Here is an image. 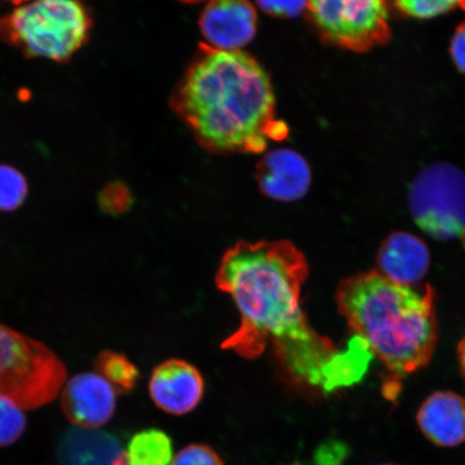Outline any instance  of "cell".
Returning a JSON list of instances; mask_svg holds the SVG:
<instances>
[{
  "instance_id": "6da1fadb",
  "label": "cell",
  "mask_w": 465,
  "mask_h": 465,
  "mask_svg": "<svg viewBox=\"0 0 465 465\" xmlns=\"http://www.w3.org/2000/svg\"><path fill=\"white\" fill-rule=\"evenodd\" d=\"M308 276L305 254L289 241L240 242L226 250L216 284L234 302L241 324L221 348L246 360L271 348L293 385L332 393L361 381L371 353L356 337L341 348L312 327L301 300Z\"/></svg>"
},
{
  "instance_id": "7a4b0ae2",
  "label": "cell",
  "mask_w": 465,
  "mask_h": 465,
  "mask_svg": "<svg viewBox=\"0 0 465 465\" xmlns=\"http://www.w3.org/2000/svg\"><path fill=\"white\" fill-rule=\"evenodd\" d=\"M171 106L197 143L213 153H264L288 126L276 116L270 74L242 50L200 45L174 89Z\"/></svg>"
},
{
  "instance_id": "3957f363",
  "label": "cell",
  "mask_w": 465,
  "mask_h": 465,
  "mask_svg": "<svg viewBox=\"0 0 465 465\" xmlns=\"http://www.w3.org/2000/svg\"><path fill=\"white\" fill-rule=\"evenodd\" d=\"M434 299L429 284L406 286L378 270L342 279L335 295L352 337L397 378L431 361L439 340Z\"/></svg>"
},
{
  "instance_id": "277c9868",
  "label": "cell",
  "mask_w": 465,
  "mask_h": 465,
  "mask_svg": "<svg viewBox=\"0 0 465 465\" xmlns=\"http://www.w3.org/2000/svg\"><path fill=\"white\" fill-rule=\"evenodd\" d=\"M94 20L84 0H31L0 16V40L25 58L71 62L90 42Z\"/></svg>"
},
{
  "instance_id": "5b68a950",
  "label": "cell",
  "mask_w": 465,
  "mask_h": 465,
  "mask_svg": "<svg viewBox=\"0 0 465 465\" xmlns=\"http://www.w3.org/2000/svg\"><path fill=\"white\" fill-rule=\"evenodd\" d=\"M65 380V365L50 348L0 324V395L36 409L54 400Z\"/></svg>"
},
{
  "instance_id": "8992f818",
  "label": "cell",
  "mask_w": 465,
  "mask_h": 465,
  "mask_svg": "<svg viewBox=\"0 0 465 465\" xmlns=\"http://www.w3.org/2000/svg\"><path fill=\"white\" fill-rule=\"evenodd\" d=\"M393 0H307L306 14L323 42L363 54L389 43Z\"/></svg>"
},
{
  "instance_id": "52a82bcc",
  "label": "cell",
  "mask_w": 465,
  "mask_h": 465,
  "mask_svg": "<svg viewBox=\"0 0 465 465\" xmlns=\"http://www.w3.org/2000/svg\"><path fill=\"white\" fill-rule=\"evenodd\" d=\"M410 209L418 226L435 240L465 234V173L436 163L418 174L410 190Z\"/></svg>"
},
{
  "instance_id": "ba28073f",
  "label": "cell",
  "mask_w": 465,
  "mask_h": 465,
  "mask_svg": "<svg viewBox=\"0 0 465 465\" xmlns=\"http://www.w3.org/2000/svg\"><path fill=\"white\" fill-rule=\"evenodd\" d=\"M199 25L212 48L241 50L257 34V10L249 0H211L203 10Z\"/></svg>"
},
{
  "instance_id": "9c48e42d",
  "label": "cell",
  "mask_w": 465,
  "mask_h": 465,
  "mask_svg": "<svg viewBox=\"0 0 465 465\" xmlns=\"http://www.w3.org/2000/svg\"><path fill=\"white\" fill-rule=\"evenodd\" d=\"M203 391L201 371L182 359L166 360L156 366L150 378V397L167 414H188L201 403Z\"/></svg>"
},
{
  "instance_id": "30bf717a",
  "label": "cell",
  "mask_w": 465,
  "mask_h": 465,
  "mask_svg": "<svg viewBox=\"0 0 465 465\" xmlns=\"http://www.w3.org/2000/svg\"><path fill=\"white\" fill-rule=\"evenodd\" d=\"M115 391L100 374L81 373L67 382L62 393V407L75 426L95 429L112 420Z\"/></svg>"
},
{
  "instance_id": "8fae6325",
  "label": "cell",
  "mask_w": 465,
  "mask_h": 465,
  "mask_svg": "<svg viewBox=\"0 0 465 465\" xmlns=\"http://www.w3.org/2000/svg\"><path fill=\"white\" fill-rule=\"evenodd\" d=\"M255 177L262 194L283 203L303 199L312 184L310 164L290 149L272 150L265 154L259 162Z\"/></svg>"
},
{
  "instance_id": "7c38bea8",
  "label": "cell",
  "mask_w": 465,
  "mask_h": 465,
  "mask_svg": "<svg viewBox=\"0 0 465 465\" xmlns=\"http://www.w3.org/2000/svg\"><path fill=\"white\" fill-rule=\"evenodd\" d=\"M420 431L436 446L456 447L465 440V399L439 391L424 400L417 412Z\"/></svg>"
},
{
  "instance_id": "4fadbf2b",
  "label": "cell",
  "mask_w": 465,
  "mask_h": 465,
  "mask_svg": "<svg viewBox=\"0 0 465 465\" xmlns=\"http://www.w3.org/2000/svg\"><path fill=\"white\" fill-rule=\"evenodd\" d=\"M429 249L420 238L407 232H395L381 243L377 263L382 275L391 281L417 286L430 267Z\"/></svg>"
},
{
  "instance_id": "5bb4252c",
  "label": "cell",
  "mask_w": 465,
  "mask_h": 465,
  "mask_svg": "<svg viewBox=\"0 0 465 465\" xmlns=\"http://www.w3.org/2000/svg\"><path fill=\"white\" fill-rule=\"evenodd\" d=\"M122 453L114 436L77 427L64 436L58 457L61 465H114Z\"/></svg>"
},
{
  "instance_id": "9a60e30c",
  "label": "cell",
  "mask_w": 465,
  "mask_h": 465,
  "mask_svg": "<svg viewBox=\"0 0 465 465\" xmlns=\"http://www.w3.org/2000/svg\"><path fill=\"white\" fill-rule=\"evenodd\" d=\"M124 455L129 465H171L172 440L161 430H144L134 436Z\"/></svg>"
},
{
  "instance_id": "2e32d148",
  "label": "cell",
  "mask_w": 465,
  "mask_h": 465,
  "mask_svg": "<svg viewBox=\"0 0 465 465\" xmlns=\"http://www.w3.org/2000/svg\"><path fill=\"white\" fill-rule=\"evenodd\" d=\"M95 371L112 385L116 393L133 391L139 378V371L124 354L104 351L97 357Z\"/></svg>"
},
{
  "instance_id": "e0dca14e",
  "label": "cell",
  "mask_w": 465,
  "mask_h": 465,
  "mask_svg": "<svg viewBox=\"0 0 465 465\" xmlns=\"http://www.w3.org/2000/svg\"><path fill=\"white\" fill-rule=\"evenodd\" d=\"M27 195L25 173L14 166L0 164V212L16 211L25 203Z\"/></svg>"
},
{
  "instance_id": "ac0fdd59",
  "label": "cell",
  "mask_w": 465,
  "mask_h": 465,
  "mask_svg": "<svg viewBox=\"0 0 465 465\" xmlns=\"http://www.w3.org/2000/svg\"><path fill=\"white\" fill-rule=\"evenodd\" d=\"M393 9L411 19L428 20L453 10L465 11V0H393Z\"/></svg>"
},
{
  "instance_id": "d6986e66",
  "label": "cell",
  "mask_w": 465,
  "mask_h": 465,
  "mask_svg": "<svg viewBox=\"0 0 465 465\" xmlns=\"http://www.w3.org/2000/svg\"><path fill=\"white\" fill-rule=\"evenodd\" d=\"M25 426L22 407L0 395V447L14 444L25 432Z\"/></svg>"
},
{
  "instance_id": "ffe728a7",
  "label": "cell",
  "mask_w": 465,
  "mask_h": 465,
  "mask_svg": "<svg viewBox=\"0 0 465 465\" xmlns=\"http://www.w3.org/2000/svg\"><path fill=\"white\" fill-rule=\"evenodd\" d=\"M134 197L129 187L121 182L110 183L97 195L98 206L109 216H122L130 211Z\"/></svg>"
},
{
  "instance_id": "44dd1931",
  "label": "cell",
  "mask_w": 465,
  "mask_h": 465,
  "mask_svg": "<svg viewBox=\"0 0 465 465\" xmlns=\"http://www.w3.org/2000/svg\"><path fill=\"white\" fill-rule=\"evenodd\" d=\"M171 465H224L212 447L192 444L177 453Z\"/></svg>"
},
{
  "instance_id": "7402d4cb",
  "label": "cell",
  "mask_w": 465,
  "mask_h": 465,
  "mask_svg": "<svg viewBox=\"0 0 465 465\" xmlns=\"http://www.w3.org/2000/svg\"><path fill=\"white\" fill-rule=\"evenodd\" d=\"M264 14L277 19H293L306 11L307 0H257Z\"/></svg>"
},
{
  "instance_id": "603a6c76",
  "label": "cell",
  "mask_w": 465,
  "mask_h": 465,
  "mask_svg": "<svg viewBox=\"0 0 465 465\" xmlns=\"http://www.w3.org/2000/svg\"><path fill=\"white\" fill-rule=\"evenodd\" d=\"M450 52L458 71L465 74V23L456 28L451 38Z\"/></svg>"
},
{
  "instance_id": "cb8c5ba5",
  "label": "cell",
  "mask_w": 465,
  "mask_h": 465,
  "mask_svg": "<svg viewBox=\"0 0 465 465\" xmlns=\"http://www.w3.org/2000/svg\"><path fill=\"white\" fill-rule=\"evenodd\" d=\"M345 449L339 443H325L317 451L318 465H339L344 460Z\"/></svg>"
},
{
  "instance_id": "d4e9b609",
  "label": "cell",
  "mask_w": 465,
  "mask_h": 465,
  "mask_svg": "<svg viewBox=\"0 0 465 465\" xmlns=\"http://www.w3.org/2000/svg\"><path fill=\"white\" fill-rule=\"evenodd\" d=\"M459 365H460L461 374L465 382V335L458 346Z\"/></svg>"
},
{
  "instance_id": "484cf974",
  "label": "cell",
  "mask_w": 465,
  "mask_h": 465,
  "mask_svg": "<svg viewBox=\"0 0 465 465\" xmlns=\"http://www.w3.org/2000/svg\"><path fill=\"white\" fill-rule=\"evenodd\" d=\"M4 2L11 3L15 5H17V7H19V5H22L28 2H31V0H4Z\"/></svg>"
},
{
  "instance_id": "4316f807",
  "label": "cell",
  "mask_w": 465,
  "mask_h": 465,
  "mask_svg": "<svg viewBox=\"0 0 465 465\" xmlns=\"http://www.w3.org/2000/svg\"><path fill=\"white\" fill-rule=\"evenodd\" d=\"M114 465H129L126 462L124 452L122 453V455L118 459H116Z\"/></svg>"
},
{
  "instance_id": "83f0119b",
  "label": "cell",
  "mask_w": 465,
  "mask_h": 465,
  "mask_svg": "<svg viewBox=\"0 0 465 465\" xmlns=\"http://www.w3.org/2000/svg\"><path fill=\"white\" fill-rule=\"evenodd\" d=\"M179 2H182L183 4H188V5H195V4L203 3V0H179Z\"/></svg>"
},
{
  "instance_id": "f1b7e54d",
  "label": "cell",
  "mask_w": 465,
  "mask_h": 465,
  "mask_svg": "<svg viewBox=\"0 0 465 465\" xmlns=\"http://www.w3.org/2000/svg\"><path fill=\"white\" fill-rule=\"evenodd\" d=\"M378 465H399V464L385 463V464H378Z\"/></svg>"
}]
</instances>
